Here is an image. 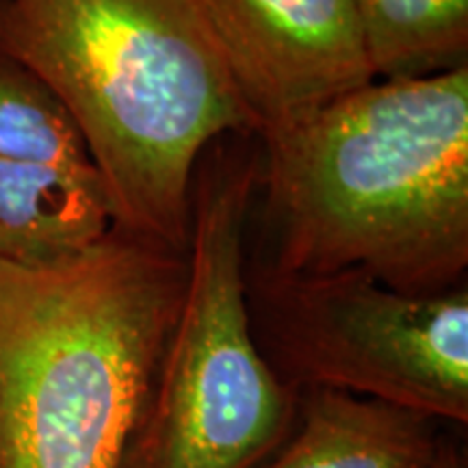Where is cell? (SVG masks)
I'll use <instances>...</instances> for the list:
<instances>
[{
	"mask_svg": "<svg viewBox=\"0 0 468 468\" xmlns=\"http://www.w3.org/2000/svg\"><path fill=\"white\" fill-rule=\"evenodd\" d=\"M261 131L376 80L354 0H202Z\"/></svg>",
	"mask_w": 468,
	"mask_h": 468,
	"instance_id": "cell-6",
	"label": "cell"
},
{
	"mask_svg": "<svg viewBox=\"0 0 468 468\" xmlns=\"http://www.w3.org/2000/svg\"><path fill=\"white\" fill-rule=\"evenodd\" d=\"M256 343L292 388L468 423V291L408 295L356 271L248 278Z\"/></svg>",
	"mask_w": 468,
	"mask_h": 468,
	"instance_id": "cell-5",
	"label": "cell"
},
{
	"mask_svg": "<svg viewBox=\"0 0 468 468\" xmlns=\"http://www.w3.org/2000/svg\"><path fill=\"white\" fill-rule=\"evenodd\" d=\"M0 159L96 174L74 120L48 85L0 50Z\"/></svg>",
	"mask_w": 468,
	"mask_h": 468,
	"instance_id": "cell-10",
	"label": "cell"
},
{
	"mask_svg": "<svg viewBox=\"0 0 468 468\" xmlns=\"http://www.w3.org/2000/svg\"><path fill=\"white\" fill-rule=\"evenodd\" d=\"M271 271H356L408 295L468 267V66L371 80L262 128Z\"/></svg>",
	"mask_w": 468,
	"mask_h": 468,
	"instance_id": "cell-1",
	"label": "cell"
},
{
	"mask_svg": "<svg viewBox=\"0 0 468 468\" xmlns=\"http://www.w3.org/2000/svg\"><path fill=\"white\" fill-rule=\"evenodd\" d=\"M376 80L468 66V0H354Z\"/></svg>",
	"mask_w": 468,
	"mask_h": 468,
	"instance_id": "cell-9",
	"label": "cell"
},
{
	"mask_svg": "<svg viewBox=\"0 0 468 468\" xmlns=\"http://www.w3.org/2000/svg\"><path fill=\"white\" fill-rule=\"evenodd\" d=\"M0 50L66 107L115 226L186 251L200 154L261 133L202 0H0Z\"/></svg>",
	"mask_w": 468,
	"mask_h": 468,
	"instance_id": "cell-2",
	"label": "cell"
},
{
	"mask_svg": "<svg viewBox=\"0 0 468 468\" xmlns=\"http://www.w3.org/2000/svg\"><path fill=\"white\" fill-rule=\"evenodd\" d=\"M295 434L259 468H430L438 420L343 390L303 388Z\"/></svg>",
	"mask_w": 468,
	"mask_h": 468,
	"instance_id": "cell-7",
	"label": "cell"
},
{
	"mask_svg": "<svg viewBox=\"0 0 468 468\" xmlns=\"http://www.w3.org/2000/svg\"><path fill=\"white\" fill-rule=\"evenodd\" d=\"M185 286L186 251L120 226L0 261V468H131Z\"/></svg>",
	"mask_w": 468,
	"mask_h": 468,
	"instance_id": "cell-3",
	"label": "cell"
},
{
	"mask_svg": "<svg viewBox=\"0 0 468 468\" xmlns=\"http://www.w3.org/2000/svg\"><path fill=\"white\" fill-rule=\"evenodd\" d=\"M430 468H466V464H464V458H462L460 449L452 442H442L441 438Z\"/></svg>",
	"mask_w": 468,
	"mask_h": 468,
	"instance_id": "cell-11",
	"label": "cell"
},
{
	"mask_svg": "<svg viewBox=\"0 0 468 468\" xmlns=\"http://www.w3.org/2000/svg\"><path fill=\"white\" fill-rule=\"evenodd\" d=\"M254 167H208L191 191L183 306L131 468H259L282 447L300 390L251 332L243 234Z\"/></svg>",
	"mask_w": 468,
	"mask_h": 468,
	"instance_id": "cell-4",
	"label": "cell"
},
{
	"mask_svg": "<svg viewBox=\"0 0 468 468\" xmlns=\"http://www.w3.org/2000/svg\"><path fill=\"white\" fill-rule=\"evenodd\" d=\"M113 226L101 176L0 159V261L42 265L68 259Z\"/></svg>",
	"mask_w": 468,
	"mask_h": 468,
	"instance_id": "cell-8",
	"label": "cell"
}]
</instances>
